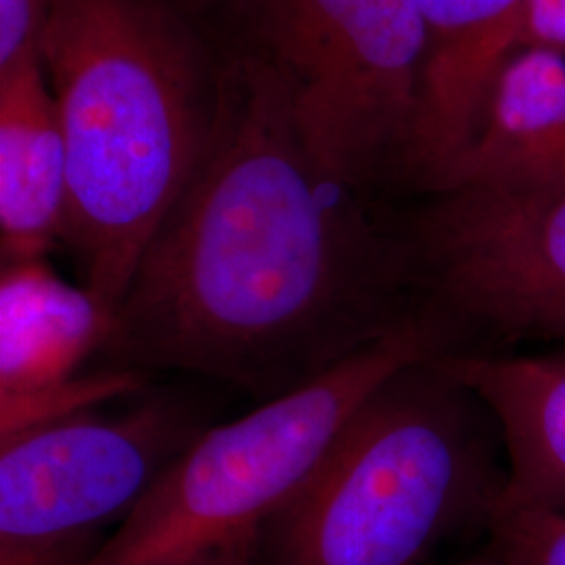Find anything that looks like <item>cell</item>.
<instances>
[{
    "mask_svg": "<svg viewBox=\"0 0 565 565\" xmlns=\"http://www.w3.org/2000/svg\"><path fill=\"white\" fill-rule=\"evenodd\" d=\"M565 186V51L522 46L486 93L471 142L436 193Z\"/></svg>",
    "mask_w": 565,
    "mask_h": 565,
    "instance_id": "cell-9",
    "label": "cell"
},
{
    "mask_svg": "<svg viewBox=\"0 0 565 565\" xmlns=\"http://www.w3.org/2000/svg\"><path fill=\"white\" fill-rule=\"evenodd\" d=\"M461 329L424 303L319 380L205 427L90 565H258L264 536L352 415L411 364L459 352Z\"/></svg>",
    "mask_w": 565,
    "mask_h": 565,
    "instance_id": "cell-4",
    "label": "cell"
},
{
    "mask_svg": "<svg viewBox=\"0 0 565 565\" xmlns=\"http://www.w3.org/2000/svg\"><path fill=\"white\" fill-rule=\"evenodd\" d=\"M116 308L44 263L7 264L0 279V394L57 384L103 354Z\"/></svg>",
    "mask_w": 565,
    "mask_h": 565,
    "instance_id": "cell-12",
    "label": "cell"
},
{
    "mask_svg": "<svg viewBox=\"0 0 565 565\" xmlns=\"http://www.w3.org/2000/svg\"><path fill=\"white\" fill-rule=\"evenodd\" d=\"M486 530L507 565H565V511L499 507Z\"/></svg>",
    "mask_w": 565,
    "mask_h": 565,
    "instance_id": "cell-14",
    "label": "cell"
},
{
    "mask_svg": "<svg viewBox=\"0 0 565 565\" xmlns=\"http://www.w3.org/2000/svg\"><path fill=\"white\" fill-rule=\"evenodd\" d=\"M438 359L364 401L268 527L258 565H425L465 525L488 527L507 482L501 434Z\"/></svg>",
    "mask_w": 565,
    "mask_h": 565,
    "instance_id": "cell-3",
    "label": "cell"
},
{
    "mask_svg": "<svg viewBox=\"0 0 565 565\" xmlns=\"http://www.w3.org/2000/svg\"><path fill=\"white\" fill-rule=\"evenodd\" d=\"M522 46L565 51V0H527Z\"/></svg>",
    "mask_w": 565,
    "mask_h": 565,
    "instance_id": "cell-16",
    "label": "cell"
},
{
    "mask_svg": "<svg viewBox=\"0 0 565 565\" xmlns=\"http://www.w3.org/2000/svg\"><path fill=\"white\" fill-rule=\"evenodd\" d=\"M427 32L417 120L401 168L429 193L476 132L490 82L522 49L527 0H417Z\"/></svg>",
    "mask_w": 565,
    "mask_h": 565,
    "instance_id": "cell-8",
    "label": "cell"
},
{
    "mask_svg": "<svg viewBox=\"0 0 565 565\" xmlns=\"http://www.w3.org/2000/svg\"><path fill=\"white\" fill-rule=\"evenodd\" d=\"M203 429L191 404L151 396L0 443V565H90Z\"/></svg>",
    "mask_w": 565,
    "mask_h": 565,
    "instance_id": "cell-6",
    "label": "cell"
},
{
    "mask_svg": "<svg viewBox=\"0 0 565 565\" xmlns=\"http://www.w3.org/2000/svg\"><path fill=\"white\" fill-rule=\"evenodd\" d=\"M315 160L363 189L403 162L419 111L427 32L417 0H254Z\"/></svg>",
    "mask_w": 565,
    "mask_h": 565,
    "instance_id": "cell-5",
    "label": "cell"
},
{
    "mask_svg": "<svg viewBox=\"0 0 565 565\" xmlns=\"http://www.w3.org/2000/svg\"><path fill=\"white\" fill-rule=\"evenodd\" d=\"M147 377L142 371L107 366L36 390L0 394V443L97 411L102 404L137 396L147 387Z\"/></svg>",
    "mask_w": 565,
    "mask_h": 565,
    "instance_id": "cell-13",
    "label": "cell"
},
{
    "mask_svg": "<svg viewBox=\"0 0 565 565\" xmlns=\"http://www.w3.org/2000/svg\"><path fill=\"white\" fill-rule=\"evenodd\" d=\"M67 147L39 53L0 70L2 266L44 260L63 242Z\"/></svg>",
    "mask_w": 565,
    "mask_h": 565,
    "instance_id": "cell-11",
    "label": "cell"
},
{
    "mask_svg": "<svg viewBox=\"0 0 565 565\" xmlns=\"http://www.w3.org/2000/svg\"><path fill=\"white\" fill-rule=\"evenodd\" d=\"M440 366L499 427L507 482L499 507L565 511V348L539 354L450 352Z\"/></svg>",
    "mask_w": 565,
    "mask_h": 565,
    "instance_id": "cell-10",
    "label": "cell"
},
{
    "mask_svg": "<svg viewBox=\"0 0 565 565\" xmlns=\"http://www.w3.org/2000/svg\"><path fill=\"white\" fill-rule=\"evenodd\" d=\"M53 0H0V70L39 53Z\"/></svg>",
    "mask_w": 565,
    "mask_h": 565,
    "instance_id": "cell-15",
    "label": "cell"
},
{
    "mask_svg": "<svg viewBox=\"0 0 565 565\" xmlns=\"http://www.w3.org/2000/svg\"><path fill=\"white\" fill-rule=\"evenodd\" d=\"M431 198L403 237L425 303L501 342H565V186Z\"/></svg>",
    "mask_w": 565,
    "mask_h": 565,
    "instance_id": "cell-7",
    "label": "cell"
},
{
    "mask_svg": "<svg viewBox=\"0 0 565 565\" xmlns=\"http://www.w3.org/2000/svg\"><path fill=\"white\" fill-rule=\"evenodd\" d=\"M413 289L403 242L308 151L281 74L264 55L243 57L103 354L147 375L216 377L266 403L382 340L422 308L406 303Z\"/></svg>",
    "mask_w": 565,
    "mask_h": 565,
    "instance_id": "cell-1",
    "label": "cell"
},
{
    "mask_svg": "<svg viewBox=\"0 0 565 565\" xmlns=\"http://www.w3.org/2000/svg\"><path fill=\"white\" fill-rule=\"evenodd\" d=\"M448 565H507L503 562V557L492 548V546L486 543L476 555H469V557H465V559H459V562H455V564Z\"/></svg>",
    "mask_w": 565,
    "mask_h": 565,
    "instance_id": "cell-17",
    "label": "cell"
},
{
    "mask_svg": "<svg viewBox=\"0 0 565 565\" xmlns=\"http://www.w3.org/2000/svg\"><path fill=\"white\" fill-rule=\"evenodd\" d=\"M39 57L67 147L63 243L82 285L118 310L202 162L221 84L156 0H53Z\"/></svg>",
    "mask_w": 565,
    "mask_h": 565,
    "instance_id": "cell-2",
    "label": "cell"
}]
</instances>
